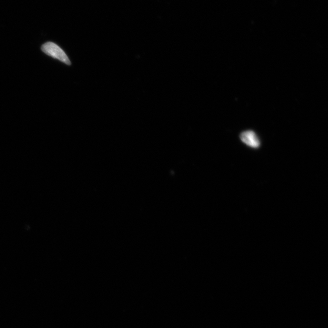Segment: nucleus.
<instances>
[{
  "label": "nucleus",
  "mask_w": 328,
  "mask_h": 328,
  "mask_svg": "<svg viewBox=\"0 0 328 328\" xmlns=\"http://www.w3.org/2000/svg\"><path fill=\"white\" fill-rule=\"evenodd\" d=\"M42 50L44 53L47 54L48 56L58 59L60 61L68 65H71L70 60L68 59L67 54L56 44L53 42L46 43L42 45Z\"/></svg>",
  "instance_id": "nucleus-1"
},
{
  "label": "nucleus",
  "mask_w": 328,
  "mask_h": 328,
  "mask_svg": "<svg viewBox=\"0 0 328 328\" xmlns=\"http://www.w3.org/2000/svg\"><path fill=\"white\" fill-rule=\"evenodd\" d=\"M240 139L243 143L253 149H258L260 147L261 142L258 136L253 131H244L240 135Z\"/></svg>",
  "instance_id": "nucleus-2"
}]
</instances>
